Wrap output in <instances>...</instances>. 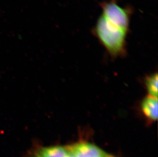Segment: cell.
<instances>
[{"label":"cell","mask_w":158,"mask_h":157,"mask_svg":"<svg viewBox=\"0 0 158 157\" xmlns=\"http://www.w3.org/2000/svg\"><path fill=\"white\" fill-rule=\"evenodd\" d=\"M128 10L115 2L106 3L97 22V37L110 55L116 56L124 51L128 33L130 15Z\"/></svg>","instance_id":"cell-1"},{"label":"cell","mask_w":158,"mask_h":157,"mask_svg":"<svg viewBox=\"0 0 158 157\" xmlns=\"http://www.w3.org/2000/svg\"><path fill=\"white\" fill-rule=\"evenodd\" d=\"M67 148L75 157H106L108 156L96 145L88 142H79L68 147Z\"/></svg>","instance_id":"cell-2"},{"label":"cell","mask_w":158,"mask_h":157,"mask_svg":"<svg viewBox=\"0 0 158 157\" xmlns=\"http://www.w3.org/2000/svg\"><path fill=\"white\" fill-rule=\"evenodd\" d=\"M158 98L146 96L141 103L142 112L148 120L154 122L158 119Z\"/></svg>","instance_id":"cell-3"},{"label":"cell","mask_w":158,"mask_h":157,"mask_svg":"<svg viewBox=\"0 0 158 157\" xmlns=\"http://www.w3.org/2000/svg\"><path fill=\"white\" fill-rule=\"evenodd\" d=\"M33 153L38 157H68L70 154L67 147L61 146L40 147Z\"/></svg>","instance_id":"cell-4"},{"label":"cell","mask_w":158,"mask_h":157,"mask_svg":"<svg viewBox=\"0 0 158 157\" xmlns=\"http://www.w3.org/2000/svg\"><path fill=\"white\" fill-rule=\"evenodd\" d=\"M145 85L149 96L158 98V78L157 73L146 78Z\"/></svg>","instance_id":"cell-5"},{"label":"cell","mask_w":158,"mask_h":157,"mask_svg":"<svg viewBox=\"0 0 158 157\" xmlns=\"http://www.w3.org/2000/svg\"><path fill=\"white\" fill-rule=\"evenodd\" d=\"M28 157H38L35 154V153H33L31 154Z\"/></svg>","instance_id":"cell-6"},{"label":"cell","mask_w":158,"mask_h":157,"mask_svg":"<svg viewBox=\"0 0 158 157\" xmlns=\"http://www.w3.org/2000/svg\"><path fill=\"white\" fill-rule=\"evenodd\" d=\"M68 157H75L74 156H73V155H72L71 154H70H70H69V156H68Z\"/></svg>","instance_id":"cell-7"},{"label":"cell","mask_w":158,"mask_h":157,"mask_svg":"<svg viewBox=\"0 0 158 157\" xmlns=\"http://www.w3.org/2000/svg\"><path fill=\"white\" fill-rule=\"evenodd\" d=\"M112 157V156H110V155H108V156H107V157Z\"/></svg>","instance_id":"cell-8"}]
</instances>
